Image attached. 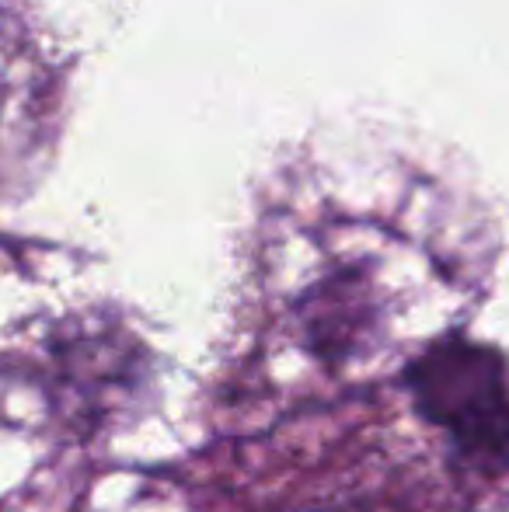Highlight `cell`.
<instances>
[{"instance_id":"6da1fadb","label":"cell","mask_w":509,"mask_h":512,"mask_svg":"<svg viewBox=\"0 0 509 512\" xmlns=\"http://www.w3.org/2000/svg\"><path fill=\"white\" fill-rule=\"evenodd\" d=\"M412 405L482 474L509 471V370L492 345L450 335L405 370Z\"/></svg>"},{"instance_id":"7a4b0ae2","label":"cell","mask_w":509,"mask_h":512,"mask_svg":"<svg viewBox=\"0 0 509 512\" xmlns=\"http://www.w3.org/2000/svg\"><path fill=\"white\" fill-rule=\"evenodd\" d=\"M42 98V70L18 25L0 11V150L28 147L35 136V108Z\"/></svg>"}]
</instances>
